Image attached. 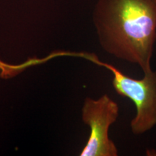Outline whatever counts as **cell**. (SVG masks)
I'll return each mask as SVG.
<instances>
[{
	"instance_id": "1",
	"label": "cell",
	"mask_w": 156,
	"mask_h": 156,
	"mask_svg": "<svg viewBox=\"0 0 156 156\" xmlns=\"http://www.w3.org/2000/svg\"><path fill=\"white\" fill-rule=\"evenodd\" d=\"M93 21L107 53L151 71L156 42V0H98Z\"/></svg>"
},
{
	"instance_id": "2",
	"label": "cell",
	"mask_w": 156,
	"mask_h": 156,
	"mask_svg": "<svg viewBox=\"0 0 156 156\" xmlns=\"http://www.w3.org/2000/svg\"><path fill=\"white\" fill-rule=\"evenodd\" d=\"M106 68L113 75L112 85L120 96L127 98L136 107V115L130 123L132 133L140 135L156 126V72L144 73L142 79L126 75L111 64L103 62L93 54H74Z\"/></svg>"
},
{
	"instance_id": "3",
	"label": "cell",
	"mask_w": 156,
	"mask_h": 156,
	"mask_svg": "<svg viewBox=\"0 0 156 156\" xmlns=\"http://www.w3.org/2000/svg\"><path fill=\"white\" fill-rule=\"evenodd\" d=\"M119 107L107 94L98 99L87 98L82 109V119L90 129L80 156H117L118 149L109 137L110 126L116 122Z\"/></svg>"
}]
</instances>
